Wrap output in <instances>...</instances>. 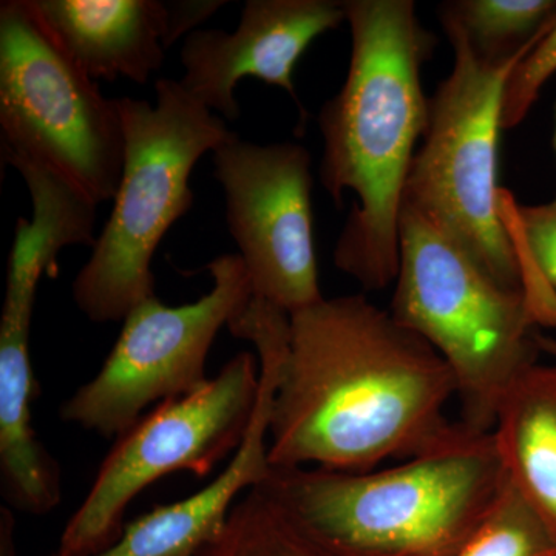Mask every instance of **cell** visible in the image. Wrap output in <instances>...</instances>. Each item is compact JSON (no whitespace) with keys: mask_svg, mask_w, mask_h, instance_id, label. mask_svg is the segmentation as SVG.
Segmentation results:
<instances>
[{"mask_svg":"<svg viewBox=\"0 0 556 556\" xmlns=\"http://www.w3.org/2000/svg\"><path fill=\"white\" fill-rule=\"evenodd\" d=\"M536 345L540 348L541 353H546L556 362V339L551 336L541 334L540 331L535 332Z\"/></svg>","mask_w":556,"mask_h":556,"instance_id":"obj_22","label":"cell"},{"mask_svg":"<svg viewBox=\"0 0 556 556\" xmlns=\"http://www.w3.org/2000/svg\"><path fill=\"white\" fill-rule=\"evenodd\" d=\"M399 241L391 316L447 362L460 422L492 433L508 387L541 353L526 294L497 283L412 208H402Z\"/></svg>","mask_w":556,"mask_h":556,"instance_id":"obj_5","label":"cell"},{"mask_svg":"<svg viewBox=\"0 0 556 556\" xmlns=\"http://www.w3.org/2000/svg\"><path fill=\"white\" fill-rule=\"evenodd\" d=\"M2 150L49 167L97 206L118 192L126 137L118 100L62 50L30 0L0 3Z\"/></svg>","mask_w":556,"mask_h":556,"instance_id":"obj_7","label":"cell"},{"mask_svg":"<svg viewBox=\"0 0 556 556\" xmlns=\"http://www.w3.org/2000/svg\"><path fill=\"white\" fill-rule=\"evenodd\" d=\"M456 393L447 362L390 311L364 294L320 300L289 316L270 467L362 473L450 447L475 433L448 419Z\"/></svg>","mask_w":556,"mask_h":556,"instance_id":"obj_1","label":"cell"},{"mask_svg":"<svg viewBox=\"0 0 556 556\" xmlns=\"http://www.w3.org/2000/svg\"><path fill=\"white\" fill-rule=\"evenodd\" d=\"M452 556H556V538L507 481L489 514Z\"/></svg>","mask_w":556,"mask_h":556,"instance_id":"obj_17","label":"cell"},{"mask_svg":"<svg viewBox=\"0 0 556 556\" xmlns=\"http://www.w3.org/2000/svg\"><path fill=\"white\" fill-rule=\"evenodd\" d=\"M207 270L212 289L197 302L166 306L153 295L127 314L98 375L62 405L65 422L119 438L150 405L186 396L207 382L212 343L252 299L240 255H222Z\"/></svg>","mask_w":556,"mask_h":556,"instance_id":"obj_9","label":"cell"},{"mask_svg":"<svg viewBox=\"0 0 556 556\" xmlns=\"http://www.w3.org/2000/svg\"><path fill=\"white\" fill-rule=\"evenodd\" d=\"M455 62L428 105L402 208L422 215L497 283L525 292L521 255L501 214L497 188L504 86L519 60H479L445 31Z\"/></svg>","mask_w":556,"mask_h":556,"instance_id":"obj_6","label":"cell"},{"mask_svg":"<svg viewBox=\"0 0 556 556\" xmlns=\"http://www.w3.org/2000/svg\"><path fill=\"white\" fill-rule=\"evenodd\" d=\"M507 484L492 433L399 466L270 468L262 485L346 556H452Z\"/></svg>","mask_w":556,"mask_h":556,"instance_id":"obj_3","label":"cell"},{"mask_svg":"<svg viewBox=\"0 0 556 556\" xmlns=\"http://www.w3.org/2000/svg\"><path fill=\"white\" fill-rule=\"evenodd\" d=\"M13 514L9 507L0 508V556H17L16 541H14Z\"/></svg>","mask_w":556,"mask_h":556,"instance_id":"obj_21","label":"cell"},{"mask_svg":"<svg viewBox=\"0 0 556 556\" xmlns=\"http://www.w3.org/2000/svg\"><path fill=\"white\" fill-rule=\"evenodd\" d=\"M287 340V325L278 320L258 321L249 331L248 342L255 346L260 362L257 407L225 470L200 492L153 508L124 526L118 540L93 556H195L218 535L237 501L262 484L273 468L268 457L270 409Z\"/></svg>","mask_w":556,"mask_h":556,"instance_id":"obj_12","label":"cell"},{"mask_svg":"<svg viewBox=\"0 0 556 556\" xmlns=\"http://www.w3.org/2000/svg\"><path fill=\"white\" fill-rule=\"evenodd\" d=\"M554 149L556 153V105H555V131H554Z\"/></svg>","mask_w":556,"mask_h":556,"instance_id":"obj_23","label":"cell"},{"mask_svg":"<svg viewBox=\"0 0 556 556\" xmlns=\"http://www.w3.org/2000/svg\"><path fill=\"white\" fill-rule=\"evenodd\" d=\"M62 50L90 78L144 86L164 62L160 0H30Z\"/></svg>","mask_w":556,"mask_h":556,"instance_id":"obj_13","label":"cell"},{"mask_svg":"<svg viewBox=\"0 0 556 556\" xmlns=\"http://www.w3.org/2000/svg\"><path fill=\"white\" fill-rule=\"evenodd\" d=\"M195 556H346L318 536L265 485L248 490Z\"/></svg>","mask_w":556,"mask_h":556,"instance_id":"obj_15","label":"cell"},{"mask_svg":"<svg viewBox=\"0 0 556 556\" xmlns=\"http://www.w3.org/2000/svg\"><path fill=\"white\" fill-rule=\"evenodd\" d=\"M155 93V105L118 100L126 137L123 175L109 222L73 283L76 306L94 324L123 321L155 295L153 255L193 206V167L233 135L179 80H156Z\"/></svg>","mask_w":556,"mask_h":556,"instance_id":"obj_4","label":"cell"},{"mask_svg":"<svg viewBox=\"0 0 556 556\" xmlns=\"http://www.w3.org/2000/svg\"><path fill=\"white\" fill-rule=\"evenodd\" d=\"M556 73V17L529 53L508 75L503 93L501 126L510 130L519 126L533 108L541 90Z\"/></svg>","mask_w":556,"mask_h":556,"instance_id":"obj_19","label":"cell"},{"mask_svg":"<svg viewBox=\"0 0 556 556\" xmlns=\"http://www.w3.org/2000/svg\"><path fill=\"white\" fill-rule=\"evenodd\" d=\"M501 190L504 223L517 243L525 270V292L533 302L556 295V199L535 206L506 203Z\"/></svg>","mask_w":556,"mask_h":556,"instance_id":"obj_18","label":"cell"},{"mask_svg":"<svg viewBox=\"0 0 556 556\" xmlns=\"http://www.w3.org/2000/svg\"><path fill=\"white\" fill-rule=\"evenodd\" d=\"M225 0H169L164 2V49L169 50L185 35L226 5Z\"/></svg>","mask_w":556,"mask_h":556,"instance_id":"obj_20","label":"cell"},{"mask_svg":"<svg viewBox=\"0 0 556 556\" xmlns=\"http://www.w3.org/2000/svg\"><path fill=\"white\" fill-rule=\"evenodd\" d=\"M258 391L257 354L243 351L199 390L142 416L110 450L53 555L100 554L118 540L127 508L153 482L177 471L207 477L240 448Z\"/></svg>","mask_w":556,"mask_h":556,"instance_id":"obj_8","label":"cell"},{"mask_svg":"<svg viewBox=\"0 0 556 556\" xmlns=\"http://www.w3.org/2000/svg\"><path fill=\"white\" fill-rule=\"evenodd\" d=\"M351 30L345 84L318 113L320 182L336 206L356 193L334 249L365 291L396 281L409 169L428 124L422 67L437 49L412 0H343Z\"/></svg>","mask_w":556,"mask_h":556,"instance_id":"obj_2","label":"cell"},{"mask_svg":"<svg viewBox=\"0 0 556 556\" xmlns=\"http://www.w3.org/2000/svg\"><path fill=\"white\" fill-rule=\"evenodd\" d=\"M346 22L339 0H248L236 31L195 30L182 43V89L223 118H240L237 84L254 76L300 105L294 70L311 43ZM305 115V112H303Z\"/></svg>","mask_w":556,"mask_h":556,"instance_id":"obj_11","label":"cell"},{"mask_svg":"<svg viewBox=\"0 0 556 556\" xmlns=\"http://www.w3.org/2000/svg\"><path fill=\"white\" fill-rule=\"evenodd\" d=\"M212 160L252 298L289 316L324 300L314 243L309 150L298 142L260 146L233 134L212 152Z\"/></svg>","mask_w":556,"mask_h":556,"instance_id":"obj_10","label":"cell"},{"mask_svg":"<svg viewBox=\"0 0 556 556\" xmlns=\"http://www.w3.org/2000/svg\"><path fill=\"white\" fill-rule=\"evenodd\" d=\"M492 438L507 481L556 538V362H536L511 382Z\"/></svg>","mask_w":556,"mask_h":556,"instance_id":"obj_14","label":"cell"},{"mask_svg":"<svg viewBox=\"0 0 556 556\" xmlns=\"http://www.w3.org/2000/svg\"><path fill=\"white\" fill-rule=\"evenodd\" d=\"M555 17V0H448L439 5L444 31L457 33L475 56L492 64L526 56Z\"/></svg>","mask_w":556,"mask_h":556,"instance_id":"obj_16","label":"cell"}]
</instances>
